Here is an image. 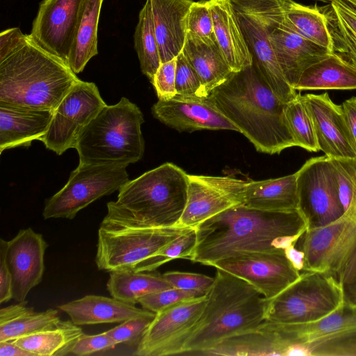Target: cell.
I'll list each match as a JSON object with an SVG mask.
<instances>
[{
    "mask_svg": "<svg viewBox=\"0 0 356 356\" xmlns=\"http://www.w3.org/2000/svg\"><path fill=\"white\" fill-rule=\"evenodd\" d=\"M307 222L298 209L266 211L242 204L229 208L196 228L191 261L211 266L238 254L283 250L279 238L305 232Z\"/></svg>",
    "mask_w": 356,
    "mask_h": 356,
    "instance_id": "1",
    "label": "cell"
},
{
    "mask_svg": "<svg viewBox=\"0 0 356 356\" xmlns=\"http://www.w3.org/2000/svg\"><path fill=\"white\" fill-rule=\"evenodd\" d=\"M206 99L257 151L274 154L296 146L285 118L286 104L273 92L254 65L234 72Z\"/></svg>",
    "mask_w": 356,
    "mask_h": 356,
    "instance_id": "2",
    "label": "cell"
},
{
    "mask_svg": "<svg viewBox=\"0 0 356 356\" xmlns=\"http://www.w3.org/2000/svg\"><path fill=\"white\" fill-rule=\"evenodd\" d=\"M81 79L29 35L0 61V104L54 111Z\"/></svg>",
    "mask_w": 356,
    "mask_h": 356,
    "instance_id": "3",
    "label": "cell"
},
{
    "mask_svg": "<svg viewBox=\"0 0 356 356\" xmlns=\"http://www.w3.org/2000/svg\"><path fill=\"white\" fill-rule=\"evenodd\" d=\"M214 278L204 308L180 355H200L225 339L265 321L269 300L254 286L218 268Z\"/></svg>",
    "mask_w": 356,
    "mask_h": 356,
    "instance_id": "4",
    "label": "cell"
},
{
    "mask_svg": "<svg viewBox=\"0 0 356 356\" xmlns=\"http://www.w3.org/2000/svg\"><path fill=\"white\" fill-rule=\"evenodd\" d=\"M191 228L152 227L134 216L116 201L107 204V213L99 229L95 263L108 272L132 270Z\"/></svg>",
    "mask_w": 356,
    "mask_h": 356,
    "instance_id": "5",
    "label": "cell"
},
{
    "mask_svg": "<svg viewBox=\"0 0 356 356\" xmlns=\"http://www.w3.org/2000/svg\"><path fill=\"white\" fill-rule=\"evenodd\" d=\"M140 109L126 97L106 105L82 130L77 139L79 163L117 164L127 167L145 152Z\"/></svg>",
    "mask_w": 356,
    "mask_h": 356,
    "instance_id": "6",
    "label": "cell"
},
{
    "mask_svg": "<svg viewBox=\"0 0 356 356\" xmlns=\"http://www.w3.org/2000/svg\"><path fill=\"white\" fill-rule=\"evenodd\" d=\"M188 174L172 163H165L118 191L116 202L152 227L176 226L184 210Z\"/></svg>",
    "mask_w": 356,
    "mask_h": 356,
    "instance_id": "7",
    "label": "cell"
},
{
    "mask_svg": "<svg viewBox=\"0 0 356 356\" xmlns=\"http://www.w3.org/2000/svg\"><path fill=\"white\" fill-rule=\"evenodd\" d=\"M253 56V65L273 92L286 104L297 95L274 54L270 33L282 15L283 0H230Z\"/></svg>",
    "mask_w": 356,
    "mask_h": 356,
    "instance_id": "8",
    "label": "cell"
},
{
    "mask_svg": "<svg viewBox=\"0 0 356 356\" xmlns=\"http://www.w3.org/2000/svg\"><path fill=\"white\" fill-rule=\"evenodd\" d=\"M343 303L338 279L327 272L305 271L269 300L265 320L284 324L304 323L321 318Z\"/></svg>",
    "mask_w": 356,
    "mask_h": 356,
    "instance_id": "9",
    "label": "cell"
},
{
    "mask_svg": "<svg viewBox=\"0 0 356 356\" xmlns=\"http://www.w3.org/2000/svg\"><path fill=\"white\" fill-rule=\"evenodd\" d=\"M127 166L117 164L79 163L67 184L48 199L44 219H73L83 209L120 188L129 180Z\"/></svg>",
    "mask_w": 356,
    "mask_h": 356,
    "instance_id": "10",
    "label": "cell"
},
{
    "mask_svg": "<svg viewBox=\"0 0 356 356\" xmlns=\"http://www.w3.org/2000/svg\"><path fill=\"white\" fill-rule=\"evenodd\" d=\"M296 173L298 210L307 222V229L325 226L343 215L330 157L312 158Z\"/></svg>",
    "mask_w": 356,
    "mask_h": 356,
    "instance_id": "11",
    "label": "cell"
},
{
    "mask_svg": "<svg viewBox=\"0 0 356 356\" xmlns=\"http://www.w3.org/2000/svg\"><path fill=\"white\" fill-rule=\"evenodd\" d=\"M300 238L303 270L327 272L339 280L356 252V213L346 211L328 225L307 229Z\"/></svg>",
    "mask_w": 356,
    "mask_h": 356,
    "instance_id": "12",
    "label": "cell"
},
{
    "mask_svg": "<svg viewBox=\"0 0 356 356\" xmlns=\"http://www.w3.org/2000/svg\"><path fill=\"white\" fill-rule=\"evenodd\" d=\"M106 105L95 83L80 80L55 109L41 141L58 155L75 148L80 133Z\"/></svg>",
    "mask_w": 356,
    "mask_h": 356,
    "instance_id": "13",
    "label": "cell"
},
{
    "mask_svg": "<svg viewBox=\"0 0 356 356\" xmlns=\"http://www.w3.org/2000/svg\"><path fill=\"white\" fill-rule=\"evenodd\" d=\"M207 302V295L188 300L157 313L138 342V356L180 355Z\"/></svg>",
    "mask_w": 356,
    "mask_h": 356,
    "instance_id": "14",
    "label": "cell"
},
{
    "mask_svg": "<svg viewBox=\"0 0 356 356\" xmlns=\"http://www.w3.org/2000/svg\"><path fill=\"white\" fill-rule=\"evenodd\" d=\"M247 184L230 176L188 175L186 203L176 226L195 229L206 220L243 204Z\"/></svg>",
    "mask_w": 356,
    "mask_h": 356,
    "instance_id": "15",
    "label": "cell"
},
{
    "mask_svg": "<svg viewBox=\"0 0 356 356\" xmlns=\"http://www.w3.org/2000/svg\"><path fill=\"white\" fill-rule=\"evenodd\" d=\"M211 266L229 273L254 286L270 300L300 276L284 250L238 254L213 263Z\"/></svg>",
    "mask_w": 356,
    "mask_h": 356,
    "instance_id": "16",
    "label": "cell"
},
{
    "mask_svg": "<svg viewBox=\"0 0 356 356\" xmlns=\"http://www.w3.org/2000/svg\"><path fill=\"white\" fill-rule=\"evenodd\" d=\"M81 2L82 0H43L29 34L40 47L66 63Z\"/></svg>",
    "mask_w": 356,
    "mask_h": 356,
    "instance_id": "17",
    "label": "cell"
},
{
    "mask_svg": "<svg viewBox=\"0 0 356 356\" xmlns=\"http://www.w3.org/2000/svg\"><path fill=\"white\" fill-rule=\"evenodd\" d=\"M48 244L43 236L31 227L20 229L8 241L7 261L13 277V298L26 300L38 285L44 271V254Z\"/></svg>",
    "mask_w": 356,
    "mask_h": 356,
    "instance_id": "18",
    "label": "cell"
},
{
    "mask_svg": "<svg viewBox=\"0 0 356 356\" xmlns=\"http://www.w3.org/2000/svg\"><path fill=\"white\" fill-rule=\"evenodd\" d=\"M312 116L319 150L331 159L356 158V147L341 105L327 92L303 95Z\"/></svg>",
    "mask_w": 356,
    "mask_h": 356,
    "instance_id": "19",
    "label": "cell"
},
{
    "mask_svg": "<svg viewBox=\"0 0 356 356\" xmlns=\"http://www.w3.org/2000/svg\"><path fill=\"white\" fill-rule=\"evenodd\" d=\"M206 98L176 95L168 100L159 99L152 106V113L161 122L179 132L203 129L238 131Z\"/></svg>",
    "mask_w": 356,
    "mask_h": 356,
    "instance_id": "20",
    "label": "cell"
},
{
    "mask_svg": "<svg viewBox=\"0 0 356 356\" xmlns=\"http://www.w3.org/2000/svg\"><path fill=\"white\" fill-rule=\"evenodd\" d=\"M270 40L283 75L293 88L307 68L331 54L329 49L300 35L286 17L284 10Z\"/></svg>",
    "mask_w": 356,
    "mask_h": 356,
    "instance_id": "21",
    "label": "cell"
},
{
    "mask_svg": "<svg viewBox=\"0 0 356 356\" xmlns=\"http://www.w3.org/2000/svg\"><path fill=\"white\" fill-rule=\"evenodd\" d=\"M294 343L284 323L265 320L251 330L225 339L200 355L287 356Z\"/></svg>",
    "mask_w": 356,
    "mask_h": 356,
    "instance_id": "22",
    "label": "cell"
},
{
    "mask_svg": "<svg viewBox=\"0 0 356 356\" xmlns=\"http://www.w3.org/2000/svg\"><path fill=\"white\" fill-rule=\"evenodd\" d=\"M54 112L0 104V152L29 147L34 140L41 141L49 129Z\"/></svg>",
    "mask_w": 356,
    "mask_h": 356,
    "instance_id": "23",
    "label": "cell"
},
{
    "mask_svg": "<svg viewBox=\"0 0 356 356\" xmlns=\"http://www.w3.org/2000/svg\"><path fill=\"white\" fill-rule=\"evenodd\" d=\"M193 0H150L161 63L182 51L187 35V16Z\"/></svg>",
    "mask_w": 356,
    "mask_h": 356,
    "instance_id": "24",
    "label": "cell"
},
{
    "mask_svg": "<svg viewBox=\"0 0 356 356\" xmlns=\"http://www.w3.org/2000/svg\"><path fill=\"white\" fill-rule=\"evenodd\" d=\"M213 31L220 51L233 72L253 65V56L230 0H208Z\"/></svg>",
    "mask_w": 356,
    "mask_h": 356,
    "instance_id": "25",
    "label": "cell"
},
{
    "mask_svg": "<svg viewBox=\"0 0 356 356\" xmlns=\"http://www.w3.org/2000/svg\"><path fill=\"white\" fill-rule=\"evenodd\" d=\"M58 308L79 326L122 323L132 318L154 314L113 297L97 295L85 296L63 304Z\"/></svg>",
    "mask_w": 356,
    "mask_h": 356,
    "instance_id": "26",
    "label": "cell"
},
{
    "mask_svg": "<svg viewBox=\"0 0 356 356\" xmlns=\"http://www.w3.org/2000/svg\"><path fill=\"white\" fill-rule=\"evenodd\" d=\"M181 51L198 74L207 96L234 73L227 65L215 35L201 38L187 32Z\"/></svg>",
    "mask_w": 356,
    "mask_h": 356,
    "instance_id": "27",
    "label": "cell"
},
{
    "mask_svg": "<svg viewBox=\"0 0 356 356\" xmlns=\"http://www.w3.org/2000/svg\"><path fill=\"white\" fill-rule=\"evenodd\" d=\"M318 8L331 38V53L356 69V0H332Z\"/></svg>",
    "mask_w": 356,
    "mask_h": 356,
    "instance_id": "28",
    "label": "cell"
},
{
    "mask_svg": "<svg viewBox=\"0 0 356 356\" xmlns=\"http://www.w3.org/2000/svg\"><path fill=\"white\" fill-rule=\"evenodd\" d=\"M242 205L266 211L298 209L297 173L248 181Z\"/></svg>",
    "mask_w": 356,
    "mask_h": 356,
    "instance_id": "29",
    "label": "cell"
},
{
    "mask_svg": "<svg viewBox=\"0 0 356 356\" xmlns=\"http://www.w3.org/2000/svg\"><path fill=\"white\" fill-rule=\"evenodd\" d=\"M104 0H82L67 63L76 74L98 54L97 29Z\"/></svg>",
    "mask_w": 356,
    "mask_h": 356,
    "instance_id": "30",
    "label": "cell"
},
{
    "mask_svg": "<svg viewBox=\"0 0 356 356\" xmlns=\"http://www.w3.org/2000/svg\"><path fill=\"white\" fill-rule=\"evenodd\" d=\"M296 90L356 89V69L333 54L307 68Z\"/></svg>",
    "mask_w": 356,
    "mask_h": 356,
    "instance_id": "31",
    "label": "cell"
},
{
    "mask_svg": "<svg viewBox=\"0 0 356 356\" xmlns=\"http://www.w3.org/2000/svg\"><path fill=\"white\" fill-rule=\"evenodd\" d=\"M83 333L72 321L60 319L54 325L10 341L35 356H63L70 354Z\"/></svg>",
    "mask_w": 356,
    "mask_h": 356,
    "instance_id": "32",
    "label": "cell"
},
{
    "mask_svg": "<svg viewBox=\"0 0 356 356\" xmlns=\"http://www.w3.org/2000/svg\"><path fill=\"white\" fill-rule=\"evenodd\" d=\"M27 304L26 300L17 302L0 309V341H12L31 334L60 320L57 309L36 312Z\"/></svg>",
    "mask_w": 356,
    "mask_h": 356,
    "instance_id": "33",
    "label": "cell"
},
{
    "mask_svg": "<svg viewBox=\"0 0 356 356\" xmlns=\"http://www.w3.org/2000/svg\"><path fill=\"white\" fill-rule=\"evenodd\" d=\"M172 287L161 274L133 270L110 272L106 284L111 297L131 305L146 295Z\"/></svg>",
    "mask_w": 356,
    "mask_h": 356,
    "instance_id": "34",
    "label": "cell"
},
{
    "mask_svg": "<svg viewBox=\"0 0 356 356\" xmlns=\"http://www.w3.org/2000/svg\"><path fill=\"white\" fill-rule=\"evenodd\" d=\"M284 325L293 342L309 343L356 327V309L343 302L333 312L318 320Z\"/></svg>",
    "mask_w": 356,
    "mask_h": 356,
    "instance_id": "35",
    "label": "cell"
},
{
    "mask_svg": "<svg viewBox=\"0 0 356 356\" xmlns=\"http://www.w3.org/2000/svg\"><path fill=\"white\" fill-rule=\"evenodd\" d=\"M283 7L286 17L300 35L331 51L332 42L327 24L316 5L307 6L293 0H283Z\"/></svg>",
    "mask_w": 356,
    "mask_h": 356,
    "instance_id": "36",
    "label": "cell"
},
{
    "mask_svg": "<svg viewBox=\"0 0 356 356\" xmlns=\"http://www.w3.org/2000/svg\"><path fill=\"white\" fill-rule=\"evenodd\" d=\"M134 40L140 70L152 83L161 62L154 31L150 0H146L139 13Z\"/></svg>",
    "mask_w": 356,
    "mask_h": 356,
    "instance_id": "37",
    "label": "cell"
},
{
    "mask_svg": "<svg viewBox=\"0 0 356 356\" xmlns=\"http://www.w3.org/2000/svg\"><path fill=\"white\" fill-rule=\"evenodd\" d=\"M285 118L296 146L309 152L319 151L314 126L303 95L298 93L284 108Z\"/></svg>",
    "mask_w": 356,
    "mask_h": 356,
    "instance_id": "38",
    "label": "cell"
},
{
    "mask_svg": "<svg viewBox=\"0 0 356 356\" xmlns=\"http://www.w3.org/2000/svg\"><path fill=\"white\" fill-rule=\"evenodd\" d=\"M197 242L195 228H191L170 241L160 250L138 263L133 270L153 272L163 264L176 259L190 260Z\"/></svg>",
    "mask_w": 356,
    "mask_h": 356,
    "instance_id": "39",
    "label": "cell"
},
{
    "mask_svg": "<svg viewBox=\"0 0 356 356\" xmlns=\"http://www.w3.org/2000/svg\"><path fill=\"white\" fill-rule=\"evenodd\" d=\"M330 159L344 213H356V158Z\"/></svg>",
    "mask_w": 356,
    "mask_h": 356,
    "instance_id": "40",
    "label": "cell"
},
{
    "mask_svg": "<svg viewBox=\"0 0 356 356\" xmlns=\"http://www.w3.org/2000/svg\"><path fill=\"white\" fill-rule=\"evenodd\" d=\"M307 344L310 356H356V327Z\"/></svg>",
    "mask_w": 356,
    "mask_h": 356,
    "instance_id": "41",
    "label": "cell"
},
{
    "mask_svg": "<svg viewBox=\"0 0 356 356\" xmlns=\"http://www.w3.org/2000/svg\"><path fill=\"white\" fill-rule=\"evenodd\" d=\"M175 88L177 95L206 98L207 93L196 71L181 51L176 57Z\"/></svg>",
    "mask_w": 356,
    "mask_h": 356,
    "instance_id": "42",
    "label": "cell"
},
{
    "mask_svg": "<svg viewBox=\"0 0 356 356\" xmlns=\"http://www.w3.org/2000/svg\"><path fill=\"white\" fill-rule=\"evenodd\" d=\"M206 295L172 287L146 295L139 300L138 303L143 308L157 313L181 302L201 298Z\"/></svg>",
    "mask_w": 356,
    "mask_h": 356,
    "instance_id": "43",
    "label": "cell"
},
{
    "mask_svg": "<svg viewBox=\"0 0 356 356\" xmlns=\"http://www.w3.org/2000/svg\"><path fill=\"white\" fill-rule=\"evenodd\" d=\"M155 315L156 313L126 320L106 332L118 345L123 343L138 345Z\"/></svg>",
    "mask_w": 356,
    "mask_h": 356,
    "instance_id": "44",
    "label": "cell"
},
{
    "mask_svg": "<svg viewBox=\"0 0 356 356\" xmlns=\"http://www.w3.org/2000/svg\"><path fill=\"white\" fill-rule=\"evenodd\" d=\"M187 32L201 38L215 35L208 0L193 1L187 16Z\"/></svg>",
    "mask_w": 356,
    "mask_h": 356,
    "instance_id": "45",
    "label": "cell"
},
{
    "mask_svg": "<svg viewBox=\"0 0 356 356\" xmlns=\"http://www.w3.org/2000/svg\"><path fill=\"white\" fill-rule=\"evenodd\" d=\"M161 276L172 287L203 294H207L215 280L206 275L181 271H168Z\"/></svg>",
    "mask_w": 356,
    "mask_h": 356,
    "instance_id": "46",
    "label": "cell"
},
{
    "mask_svg": "<svg viewBox=\"0 0 356 356\" xmlns=\"http://www.w3.org/2000/svg\"><path fill=\"white\" fill-rule=\"evenodd\" d=\"M176 57L163 63L158 68L152 84L159 99L168 100L177 95L175 88Z\"/></svg>",
    "mask_w": 356,
    "mask_h": 356,
    "instance_id": "47",
    "label": "cell"
},
{
    "mask_svg": "<svg viewBox=\"0 0 356 356\" xmlns=\"http://www.w3.org/2000/svg\"><path fill=\"white\" fill-rule=\"evenodd\" d=\"M117 345L106 332L92 335L83 333L71 348L70 354L86 356L112 349Z\"/></svg>",
    "mask_w": 356,
    "mask_h": 356,
    "instance_id": "48",
    "label": "cell"
},
{
    "mask_svg": "<svg viewBox=\"0 0 356 356\" xmlns=\"http://www.w3.org/2000/svg\"><path fill=\"white\" fill-rule=\"evenodd\" d=\"M339 281L343 292V302L356 309V252L341 271Z\"/></svg>",
    "mask_w": 356,
    "mask_h": 356,
    "instance_id": "49",
    "label": "cell"
},
{
    "mask_svg": "<svg viewBox=\"0 0 356 356\" xmlns=\"http://www.w3.org/2000/svg\"><path fill=\"white\" fill-rule=\"evenodd\" d=\"M8 241L0 239V303L13 298V277L7 261Z\"/></svg>",
    "mask_w": 356,
    "mask_h": 356,
    "instance_id": "50",
    "label": "cell"
},
{
    "mask_svg": "<svg viewBox=\"0 0 356 356\" xmlns=\"http://www.w3.org/2000/svg\"><path fill=\"white\" fill-rule=\"evenodd\" d=\"M18 27L4 30L0 35V61L13 53L27 38Z\"/></svg>",
    "mask_w": 356,
    "mask_h": 356,
    "instance_id": "51",
    "label": "cell"
},
{
    "mask_svg": "<svg viewBox=\"0 0 356 356\" xmlns=\"http://www.w3.org/2000/svg\"><path fill=\"white\" fill-rule=\"evenodd\" d=\"M341 106L356 147V97L346 99Z\"/></svg>",
    "mask_w": 356,
    "mask_h": 356,
    "instance_id": "52",
    "label": "cell"
},
{
    "mask_svg": "<svg viewBox=\"0 0 356 356\" xmlns=\"http://www.w3.org/2000/svg\"><path fill=\"white\" fill-rule=\"evenodd\" d=\"M284 251L286 257L296 270L300 272L304 269L305 254L301 250L296 249L295 245H292Z\"/></svg>",
    "mask_w": 356,
    "mask_h": 356,
    "instance_id": "53",
    "label": "cell"
},
{
    "mask_svg": "<svg viewBox=\"0 0 356 356\" xmlns=\"http://www.w3.org/2000/svg\"><path fill=\"white\" fill-rule=\"evenodd\" d=\"M0 356H35L20 346L8 341H0Z\"/></svg>",
    "mask_w": 356,
    "mask_h": 356,
    "instance_id": "54",
    "label": "cell"
},
{
    "mask_svg": "<svg viewBox=\"0 0 356 356\" xmlns=\"http://www.w3.org/2000/svg\"><path fill=\"white\" fill-rule=\"evenodd\" d=\"M316 1H323V2H329V3H330L332 0H316Z\"/></svg>",
    "mask_w": 356,
    "mask_h": 356,
    "instance_id": "55",
    "label": "cell"
}]
</instances>
